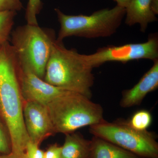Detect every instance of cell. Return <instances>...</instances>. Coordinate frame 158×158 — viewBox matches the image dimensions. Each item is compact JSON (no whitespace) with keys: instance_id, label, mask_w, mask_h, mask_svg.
I'll use <instances>...</instances> for the list:
<instances>
[{"instance_id":"9","label":"cell","mask_w":158,"mask_h":158,"mask_svg":"<svg viewBox=\"0 0 158 158\" xmlns=\"http://www.w3.org/2000/svg\"><path fill=\"white\" fill-rule=\"evenodd\" d=\"M19 76L23 102H37L46 106L68 91L49 84L20 65Z\"/></svg>"},{"instance_id":"13","label":"cell","mask_w":158,"mask_h":158,"mask_svg":"<svg viewBox=\"0 0 158 158\" xmlns=\"http://www.w3.org/2000/svg\"><path fill=\"white\" fill-rule=\"evenodd\" d=\"M91 141V158H141L103 138L94 136Z\"/></svg>"},{"instance_id":"2","label":"cell","mask_w":158,"mask_h":158,"mask_svg":"<svg viewBox=\"0 0 158 158\" xmlns=\"http://www.w3.org/2000/svg\"><path fill=\"white\" fill-rule=\"evenodd\" d=\"M83 54L69 49L56 39L52 46L44 80L56 87L83 94L90 98L94 77Z\"/></svg>"},{"instance_id":"15","label":"cell","mask_w":158,"mask_h":158,"mask_svg":"<svg viewBox=\"0 0 158 158\" xmlns=\"http://www.w3.org/2000/svg\"><path fill=\"white\" fill-rule=\"evenodd\" d=\"M17 12L0 11V45L9 41Z\"/></svg>"},{"instance_id":"19","label":"cell","mask_w":158,"mask_h":158,"mask_svg":"<svg viewBox=\"0 0 158 158\" xmlns=\"http://www.w3.org/2000/svg\"><path fill=\"white\" fill-rule=\"evenodd\" d=\"M23 8L21 0H0V11H21Z\"/></svg>"},{"instance_id":"18","label":"cell","mask_w":158,"mask_h":158,"mask_svg":"<svg viewBox=\"0 0 158 158\" xmlns=\"http://www.w3.org/2000/svg\"><path fill=\"white\" fill-rule=\"evenodd\" d=\"M40 146L29 141L27 143L24 152L20 158H44V151Z\"/></svg>"},{"instance_id":"22","label":"cell","mask_w":158,"mask_h":158,"mask_svg":"<svg viewBox=\"0 0 158 158\" xmlns=\"http://www.w3.org/2000/svg\"><path fill=\"white\" fill-rule=\"evenodd\" d=\"M151 7L154 13L157 15L158 14V0H151Z\"/></svg>"},{"instance_id":"14","label":"cell","mask_w":158,"mask_h":158,"mask_svg":"<svg viewBox=\"0 0 158 158\" xmlns=\"http://www.w3.org/2000/svg\"><path fill=\"white\" fill-rule=\"evenodd\" d=\"M125 123L134 129L140 131H148L152 122V116L146 110H138L128 120L123 119Z\"/></svg>"},{"instance_id":"12","label":"cell","mask_w":158,"mask_h":158,"mask_svg":"<svg viewBox=\"0 0 158 158\" xmlns=\"http://www.w3.org/2000/svg\"><path fill=\"white\" fill-rule=\"evenodd\" d=\"M61 158H91V141L80 133L65 135Z\"/></svg>"},{"instance_id":"1","label":"cell","mask_w":158,"mask_h":158,"mask_svg":"<svg viewBox=\"0 0 158 158\" xmlns=\"http://www.w3.org/2000/svg\"><path fill=\"white\" fill-rule=\"evenodd\" d=\"M19 64L9 41L0 45V116L11 139L12 153L21 158L30 141L23 117Z\"/></svg>"},{"instance_id":"17","label":"cell","mask_w":158,"mask_h":158,"mask_svg":"<svg viewBox=\"0 0 158 158\" xmlns=\"http://www.w3.org/2000/svg\"><path fill=\"white\" fill-rule=\"evenodd\" d=\"M12 152L11 139L6 126L0 118V155H7Z\"/></svg>"},{"instance_id":"3","label":"cell","mask_w":158,"mask_h":158,"mask_svg":"<svg viewBox=\"0 0 158 158\" xmlns=\"http://www.w3.org/2000/svg\"><path fill=\"white\" fill-rule=\"evenodd\" d=\"M55 133L66 135L106 121L103 109L90 98L68 91L46 105Z\"/></svg>"},{"instance_id":"23","label":"cell","mask_w":158,"mask_h":158,"mask_svg":"<svg viewBox=\"0 0 158 158\" xmlns=\"http://www.w3.org/2000/svg\"><path fill=\"white\" fill-rule=\"evenodd\" d=\"M3 158H20L17 156L14 155V154L11 153L10 154L5 155Z\"/></svg>"},{"instance_id":"21","label":"cell","mask_w":158,"mask_h":158,"mask_svg":"<svg viewBox=\"0 0 158 158\" xmlns=\"http://www.w3.org/2000/svg\"><path fill=\"white\" fill-rule=\"evenodd\" d=\"M116 2V5L126 9L131 0H113Z\"/></svg>"},{"instance_id":"5","label":"cell","mask_w":158,"mask_h":158,"mask_svg":"<svg viewBox=\"0 0 158 158\" xmlns=\"http://www.w3.org/2000/svg\"><path fill=\"white\" fill-rule=\"evenodd\" d=\"M60 29L58 42L69 37L94 39L112 36L117 31L125 17L126 9L118 6L94 12L90 15H69L56 8Z\"/></svg>"},{"instance_id":"10","label":"cell","mask_w":158,"mask_h":158,"mask_svg":"<svg viewBox=\"0 0 158 158\" xmlns=\"http://www.w3.org/2000/svg\"><path fill=\"white\" fill-rule=\"evenodd\" d=\"M158 88V60L153 61L151 68L144 73L132 88L124 90L120 101V106L130 108L140 105L148 93Z\"/></svg>"},{"instance_id":"8","label":"cell","mask_w":158,"mask_h":158,"mask_svg":"<svg viewBox=\"0 0 158 158\" xmlns=\"http://www.w3.org/2000/svg\"><path fill=\"white\" fill-rule=\"evenodd\" d=\"M23 117L30 141L37 145L56 134L46 105L33 101L23 102Z\"/></svg>"},{"instance_id":"7","label":"cell","mask_w":158,"mask_h":158,"mask_svg":"<svg viewBox=\"0 0 158 158\" xmlns=\"http://www.w3.org/2000/svg\"><path fill=\"white\" fill-rule=\"evenodd\" d=\"M85 61L93 68L106 62L126 63L130 61L145 59L158 60L157 33L150 34L147 41L123 45H107L100 48L90 55L83 54Z\"/></svg>"},{"instance_id":"20","label":"cell","mask_w":158,"mask_h":158,"mask_svg":"<svg viewBox=\"0 0 158 158\" xmlns=\"http://www.w3.org/2000/svg\"><path fill=\"white\" fill-rule=\"evenodd\" d=\"M62 146L55 144H51L44 153V158H61Z\"/></svg>"},{"instance_id":"6","label":"cell","mask_w":158,"mask_h":158,"mask_svg":"<svg viewBox=\"0 0 158 158\" xmlns=\"http://www.w3.org/2000/svg\"><path fill=\"white\" fill-rule=\"evenodd\" d=\"M89 132L141 158H158V143L155 134L148 131L134 129L123 119L113 123L106 120L89 127Z\"/></svg>"},{"instance_id":"4","label":"cell","mask_w":158,"mask_h":158,"mask_svg":"<svg viewBox=\"0 0 158 158\" xmlns=\"http://www.w3.org/2000/svg\"><path fill=\"white\" fill-rule=\"evenodd\" d=\"M10 37L20 67L44 80L52 44L56 39L55 31L27 24L12 31Z\"/></svg>"},{"instance_id":"16","label":"cell","mask_w":158,"mask_h":158,"mask_svg":"<svg viewBox=\"0 0 158 158\" xmlns=\"http://www.w3.org/2000/svg\"><path fill=\"white\" fill-rule=\"evenodd\" d=\"M43 5L41 0H28L25 12L27 24L38 25L37 16L42 9Z\"/></svg>"},{"instance_id":"24","label":"cell","mask_w":158,"mask_h":158,"mask_svg":"<svg viewBox=\"0 0 158 158\" xmlns=\"http://www.w3.org/2000/svg\"><path fill=\"white\" fill-rule=\"evenodd\" d=\"M4 156H5V155H0V158H4Z\"/></svg>"},{"instance_id":"11","label":"cell","mask_w":158,"mask_h":158,"mask_svg":"<svg viewBox=\"0 0 158 158\" xmlns=\"http://www.w3.org/2000/svg\"><path fill=\"white\" fill-rule=\"evenodd\" d=\"M125 9L126 24L132 26L138 24L142 33L146 31L148 24L157 21L152 9L151 0H131Z\"/></svg>"}]
</instances>
